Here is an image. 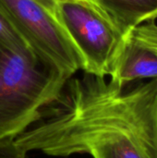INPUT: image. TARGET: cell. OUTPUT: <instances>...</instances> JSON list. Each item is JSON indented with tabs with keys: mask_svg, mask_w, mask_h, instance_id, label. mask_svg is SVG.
Listing matches in <instances>:
<instances>
[{
	"mask_svg": "<svg viewBox=\"0 0 157 158\" xmlns=\"http://www.w3.org/2000/svg\"><path fill=\"white\" fill-rule=\"evenodd\" d=\"M13 143L25 156L157 158V79L125 90L89 73L72 76Z\"/></svg>",
	"mask_w": 157,
	"mask_h": 158,
	"instance_id": "6da1fadb",
	"label": "cell"
},
{
	"mask_svg": "<svg viewBox=\"0 0 157 158\" xmlns=\"http://www.w3.org/2000/svg\"><path fill=\"white\" fill-rule=\"evenodd\" d=\"M70 78L31 50L0 43V145L33 124Z\"/></svg>",
	"mask_w": 157,
	"mask_h": 158,
	"instance_id": "7a4b0ae2",
	"label": "cell"
},
{
	"mask_svg": "<svg viewBox=\"0 0 157 158\" xmlns=\"http://www.w3.org/2000/svg\"><path fill=\"white\" fill-rule=\"evenodd\" d=\"M56 18L81 56L82 71L103 78L110 76L127 34L88 0L62 1Z\"/></svg>",
	"mask_w": 157,
	"mask_h": 158,
	"instance_id": "3957f363",
	"label": "cell"
},
{
	"mask_svg": "<svg viewBox=\"0 0 157 158\" xmlns=\"http://www.w3.org/2000/svg\"><path fill=\"white\" fill-rule=\"evenodd\" d=\"M0 13L39 57L72 77L82 59L56 18L35 0H0Z\"/></svg>",
	"mask_w": 157,
	"mask_h": 158,
	"instance_id": "277c9868",
	"label": "cell"
},
{
	"mask_svg": "<svg viewBox=\"0 0 157 158\" xmlns=\"http://www.w3.org/2000/svg\"><path fill=\"white\" fill-rule=\"evenodd\" d=\"M142 79H157V54L129 32L114 65L110 81L125 87Z\"/></svg>",
	"mask_w": 157,
	"mask_h": 158,
	"instance_id": "5b68a950",
	"label": "cell"
},
{
	"mask_svg": "<svg viewBox=\"0 0 157 158\" xmlns=\"http://www.w3.org/2000/svg\"><path fill=\"white\" fill-rule=\"evenodd\" d=\"M93 1L124 34L157 18V0Z\"/></svg>",
	"mask_w": 157,
	"mask_h": 158,
	"instance_id": "8992f818",
	"label": "cell"
},
{
	"mask_svg": "<svg viewBox=\"0 0 157 158\" xmlns=\"http://www.w3.org/2000/svg\"><path fill=\"white\" fill-rule=\"evenodd\" d=\"M0 43L21 51H32L6 19L0 13ZM34 53V52H33Z\"/></svg>",
	"mask_w": 157,
	"mask_h": 158,
	"instance_id": "52a82bcc",
	"label": "cell"
},
{
	"mask_svg": "<svg viewBox=\"0 0 157 158\" xmlns=\"http://www.w3.org/2000/svg\"><path fill=\"white\" fill-rule=\"evenodd\" d=\"M130 33L157 54V25L155 20L145 22L134 28Z\"/></svg>",
	"mask_w": 157,
	"mask_h": 158,
	"instance_id": "ba28073f",
	"label": "cell"
},
{
	"mask_svg": "<svg viewBox=\"0 0 157 158\" xmlns=\"http://www.w3.org/2000/svg\"><path fill=\"white\" fill-rule=\"evenodd\" d=\"M25 156L15 147L13 143L0 145V158H25Z\"/></svg>",
	"mask_w": 157,
	"mask_h": 158,
	"instance_id": "9c48e42d",
	"label": "cell"
},
{
	"mask_svg": "<svg viewBox=\"0 0 157 158\" xmlns=\"http://www.w3.org/2000/svg\"><path fill=\"white\" fill-rule=\"evenodd\" d=\"M35 1H37L41 6H43L45 9H47L52 15L56 17V8L59 3H61L64 0H35Z\"/></svg>",
	"mask_w": 157,
	"mask_h": 158,
	"instance_id": "30bf717a",
	"label": "cell"
},
{
	"mask_svg": "<svg viewBox=\"0 0 157 158\" xmlns=\"http://www.w3.org/2000/svg\"><path fill=\"white\" fill-rule=\"evenodd\" d=\"M88 1H90V2H92V3H93V4H94V3H93V0H88ZM94 5H95V4H94Z\"/></svg>",
	"mask_w": 157,
	"mask_h": 158,
	"instance_id": "8fae6325",
	"label": "cell"
}]
</instances>
